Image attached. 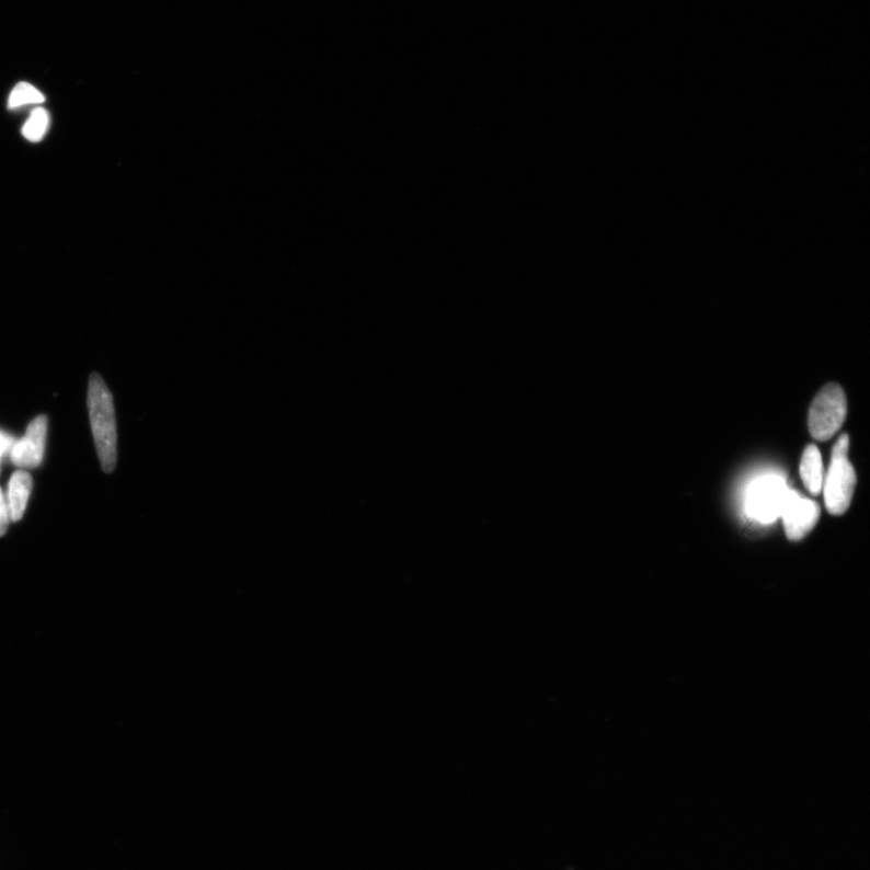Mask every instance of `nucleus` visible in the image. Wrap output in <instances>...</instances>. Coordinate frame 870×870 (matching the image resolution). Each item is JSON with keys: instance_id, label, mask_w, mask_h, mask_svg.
I'll return each mask as SVG.
<instances>
[{"instance_id": "nucleus-1", "label": "nucleus", "mask_w": 870, "mask_h": 870, "mask_svg": "<svg viewBox=\"0 0 870 870\" xmlns=\"http://www.w3.org/2000/svg\"><path fill=\"white\" fill-rule=\"evenodd\" d=\"M88 405L98 454L104 473H112L117 462V433L113 396L101 375L89 380Z\"/></svg>"}, {"instance_id": "nucleus-2", "label": "nucleus", "mask_w": 870, "mask_h": 870, "mask_svg": "<svg viewBox=\"0 0 870 870\" xmlns=\"http://www.w3.org/2000/svg\"><path fill=\"white\" fill-rule=\"evenodd\" d=\"M849 446V435H840L832 451L826 481H823L826 508L832 515L845 514L854 497L856 473L848 458Z\"/></svg>"}, {"instance_id": "nucleus-3", "label": "nucleus", "mask_w": 870, "mask_h": 870, "mask_svg": "<svg viewBox=\"0 0 870 870\" xmlns=\"http://www.w3.org/2000/svg\"><path fill=\"white\" fill-rule=\"evenodd\" d=\"M848 413L843 388L837 384L823 387L809 411V431L819 442H826L842 428Z\"/></svg>"}, {"instance_id": "nucleus-4", "label": "nucleus", "mask_w": 870, "mask_h": 870, "mask_svg": "<svg viewBox=\"0 0 870 870\" xmlns=\"http://www.w3.org/2000/svg\"><path fill=\"white\" fill-rule=\"evenodd\" d=\"M791 490L778 477L763 478L749 489L747 496V513L763 524L778 519L785 508Z\"/></svg>"}, {"instance_id": "nucleus-5", "label": "nucleus", "mask_w": 870, "mask_h": 870, "mask_svg": "<svg viewBox=\"0 0 870 870\" xmlns=\"http://www.w3.org/2000/svg\"><path fill=\"white\" fill-rule=\"evenodd\" d=\"M820 514L816 502L802 499L791 490L781 513L787 537L791 540L803 539L816 526Z\"/></svg>"}, {"instance_id": "nucleus-6", "label": "nucleus", "mask_w": 870, "mask_h": 870, "mask_svg": "<svg viewBox=\"0 0 870 870\" xmlns=\"http://www.w3.org/2000/svg\"><path fill=\"white\" fill-rule=\"evenodd\" d=\"M48 417H35L27 428L25 437L18 440L9 454V460L20 468H37L45 453Z\"/></svg>"}, {"instance_id": "nucleus-7", "label": "nucleus", "mask_w": 870, "mask_h": 870, "mask_svg": "<svg viewBox=\"0 0 870 870\" xmlns=\"http://www.w3.org/2000/svg\"><path fill=\"white\" fill-rule=\"evenodd\" d=\"M32 489L33 479L27 472L18 470V472L11 477L8 488V507L11 522L18 523L22 519L27 507Z\"/></svg>"}, {"instance_id": "nucleus-8", "label": "nucleus", "mask_w": 870, "mask_h": 870, "mask_svg": "<svg viewBox=\"0 0 870 870\" xmlns=\"http://www.w3.org/2000/svg\"><path fill=\"white\" fill-rule=\"evenodd\" d=\"M801 477L810 493L819 495L825 481L823 463L820 450L816 445H809L805 449L801 462Z\"/></svg>"}, {"instance_id": "nucleus-9", "label": "nucleus", "mask_w": 870, "mask_h": 870, "mask_svg": "<svg viewBox=\"0 0 870 870\" xmlns=\"http://www.w3.org/2000/svg\"><path fill=\"white\" fill-rule=\"evenodd\" d=\"M50 117L48 112L43 108L35 110L30 119L23 125L22 135L33 144L41 142L46 133H48Z\"/></svg>"}, {"instance_id": "nucleus-10", "label": "nucleus", "mask_w": 870, "mask_h": 870, "mask_svg": "<svg viewBox=\"0 0 870 870\" xmlns=\"http://www.w3.org/2000/svg\"><path fill=\"white\" fill-rule=\"evenodd\" d=\"M45 98L43 93L28 84V82H20L9 96V108L16 110L28 104H42Z\"/></svg>"}, {"instance_id": "nucleus-11", "label": "nucleus", "mask_w": 870, "mask_h": 870, "mask_svg": "<svg viewBox=\"0 0 870 870\" xmlns=\"http://www.w3.org/2000/svg\"><path fill=\"white\" fill-rule=\"evenodd\" d=\"M16 439L13 435H10L2 430H0V470H2V465L5 457H9L11 449H13Z\"/></svg>"}, {"instance_id": "nucleus-12", "label": "nucleus", "mask_w": 870, "mask_h": 870, "mask_svg": "<svg viewBox=\"0 0 870 870\" xmlns=\"http://www.w3.org/2000/svg\"><path fill=\"white\" fill-rule=\"evenodd\" d=\"M10 523V514L8 503L4 497L3 490L0 489V537H3L8 530Z\"/></svg>"}]
</instances>
